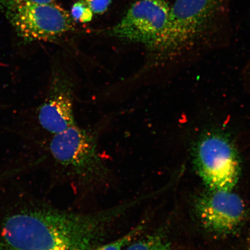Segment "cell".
Segmentation results:
<instances>
[{"instance_id": "4fadbf2b", "label": "cell", "mask_w": 250, "mask_h": 250, "mask_svg": "<svg viewBox=\"0 0 250 250\" xmlns=\"http://www.w3.org/2000/svg\"><path fill=\"white\" fill-rule=\"evenodd\" d=\"M31 1L39 3H51L54 2L55 0H31Z\"/></svg>"}, {"instance_id": "52a82bcc", "label": "cell", "mask_w": 250, "mask_h": 250, "mask_svg": "<svg viewBox=\"0 0 250 250\" xmlns=\"http://www.w3.org/2000/svg\"><path fill=\"white\" fill-rule=\"evenodd\" d=\"M196 211L206 229L221 235L235 230L246 215L245 203L233 190L209 189L197 201Z\"/></svg>"}, {"instance_id": "3957f363", "label": "cell", "mask_w": 250, "mask_h": 250, "mask_svg": "<svg viewBox=\"0 0 250 250\" xmlns=\"http://www.w3.org/2000/svg\"><path fill=\"white\" fill-rule=\"evenodd\" d=\"M0 11L25 42H49L74 27L71 15L55 2L0 0Z\"/></svg>"}, {"instance_id": "30bf717a", "label": "cell", "mask_w": 250, "mask_h": 250, "mask_svg": "<svg viewBox=\"0 0 250 250\" xmlns=\"http://www.w3.org/2000/svg\"><path fill=\"white\" fill-rule=\"evenodd\" d=\"M145 228L143 224H139L120 238L106 245H99L92 250H123L142 233Z\"/></svg>"}, {"instance_id": "277c9868", "label": "cell", "mask_w": 250, "mask_h": 250, "mask_svg": "<svg viewBox=\"0 0 250 250\" xmlns=\"http://www.w3.org/2000/svg\"><path fill=\"white\" fill-rule=\"evenodd\" d=\"M49 149L59 165L83 183L97 182L107 176V168L99 155L96 134L76 124L54 134Z\"/></svg>"}, {"instance_id": "6da1fadb", "label": "cell", "mask_w": 250, "mask_h": 250, "mask_svg": "<svg viewBox=\"0 0 250 250\" xmlns=\"http://www.w3.org/2000/svg\"><path fill=\"white\" fill-rule=\"evenodd\" d=\"M142 199L134 198L87 213L48 208L24 209L2 221L0 250H92L112 223Z\"/></svg>"}, {"instance_id": "ba28073f", "label": "cell", "mask_w": 250, "mask_h": 250, "mask_svg": "<svg viewBox=\"0 0 250 250\" xmlns=\"http://www.w3.org/2000/svg\"><path fill=\"white\" fill-rule=\"evenodd\" d=\"M74 100L73 81L64 70L56 68L48 95L39 110V121L43 129L55 134L76 125Z\"/></svg>"}, {"instance_id": "7c38bea8", "label": "cell", "mask_w": 250, "mask_h": 250, "mask_svg": "<svg viewBox=\"0 0 250 250\" xmlns=\"http://www.w3.org/2000/svg\"><path fill=\"white\" fill-rule=\"evenodd\" d=\"M95 14H103L109 7L111 0H81Z\"/></svg>"}, {"instance_id": "5b68a950", "label": "cell", "mask_w": 250, "mask_h": 250, "mask_svg": "<svg viewBox=\"0 0 250 250\" xmlns=\"http://www.w3.org/2000/svg\"><path fill=\"white\" fill-rule=\"evenodd\" d=\"M197 173L210 190H233L240 176V160L236 149L226 136L206 134L195 150Z\"/></svg>"}, {"instance_id": "9c48e42d", "label": "cell", "mask_w": 250, "mask_h": 250, "mask_svg": "<svg viewBox=\"0 0 250 250\" xmlns=\"http://www.w3.org/2000/svg\"><path fill=\"white\" fill-rule=\"evenodd\" d=\"M125 250H171V246L163 234L156 233L132 242Z\"/></svg>"}, {"instance_id": "7a4b0ae2", "label": "cell", "mask_w": 250, "mask_h": 250, "mask_svg": "<svg viewBox=\"0 0 250 250\" xmlns=\"http://www.w3.org/2000/svg\"><path fill=\"white\" fill-rule=\"evenodd\" d=\"M228 0H176L154 51L167 53L191 46L224 22Z\"/></svg>"}, {"instance_id": "8992f818", "label": "cell", "mask_w": 250, "mask_h": 250, "mask_svg": "<svg viewBox=\"0 0 250 250\" xmlns=\"http://www.w3.org/2000/svg\"><path fill=\"white\" fill-rule=\"evenodd\" d=\"M170 6L165 0H139L110 31V35L146 45L152 52L167 25Z\"/></svg>"}, {"instance_id": "8fae6325", "label": "cell", "mask_w": 250, "mask_h": 250, "mask_svg": "<svg viewBox=\"0 0 250 250\" xmlns=\"http://www.w3.org/2000/svg\"><path fill=\"white\" fill-rule=\"evenodd\" d=\"M93 12L82 1H78L71 8V16L73 20L80 22H88L92 20Z\"/></svg>"}]
</instances>
